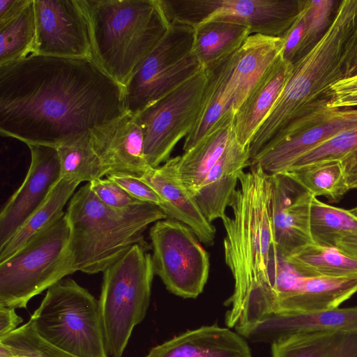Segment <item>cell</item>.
Wrapping results in <instances>:
<instances>
[{
    "instance_id": "4",
    "label": "cell",
    "mask_w": 357,
    "mask_h": 357,
    "mask_svg": "<svg viewBox=\"0 0 357 357\" xmlns=\"http://www.w3.org/2000/svg\"><path fill=\"white\" fill-rule=\"evenodd\" d=\"M66 215L73 266L87 274L103 272L134 245H146L143 233L149 225L167 218L160 207L148 202L123 209L109 207L89 183L74 193Z\"/></svg>"
},
{
    "instance_id": "44",
    "label": "cell",
    "mask_w": 357,
    "mask_h": 357,
    "mask_svg": "<svg viewBox=\"0 0 357 357\" xmlns=\"http://www.w3.org/2000/svg\"><path fill=\"white\" fill-rule=\"evenodd\" d=\"M329 108L357 107V93L333 96L327 103Z\"/></svg>"
},
{
    "instance_id": "20",
    "label": "cell",
    "mask_w": 357,
    "mask_h": 357,
    "mask_svg": "<svg viewBox=\"0 0 357 357\" xmlns=\"http://www.w3.org/2000/svg\"><path fill=\"white\" fill-rule=\"evenodd\" d=\"M144 357H252L243 336L229 328L203 326L153 347Z\"/></svg>"
},
{
    "instance_id": "8",
    "label": "cell",
    "mask_w": 357,
    "mask_h": 357,
    "mask_svg": "<svg viewBox=\"0 0 357 357\" xmlns=\"http://www.w3.org/2000/svg\"><path fill=\"white\" fill-rule=\"evenodd\" d=\"M66 215L0 262V305L26 308L34 296L76 272L69 250Z\"/></svg>"
},
{
    "instance_id": "10",
    "label": "cell",
    "mask_w": 357,
    "mask_h": 357,
    "mask_svg": "<svg viewBox=\"0 0 357 357\" xmlns=\"http://www.w3.org/2000/svg\"><path fill=\"white\" fill-rule=\"evenodd\" d=\"M155 274L167 289L184 298H195L209 274V256L193 231L173 219L158 220L151 227Z\"/></svg>"
},
{
    "instance_id": "40",
    "label": "cell",
    "mask_w": 357,
    "mask_h": 357,
    "mask_svg": "<svg viewBox=\"0 0 357 357\" xmlns=\"http://www.w3.org/2000/svg\"><path fill=\"white\" fill-rule=\"evenodd\" d=\"M31 0H0V25L18 15Z\"/></svg>"
},
{
    "instance_id": "7",
    "label": "cell",
    "mask_w": 357,
    "mask_h": 357,
    "mask_svg": "<svg viewBox=\"0 0 357 357\" xmlns=\"http://www.w3.org/2000/svg\"><path fill=\"white\" fill-rule=\"evenodd\" d=\"M40 337L78 357H107L98 301L74 280L50 287L29 319Z\"/></svg>"
},
{
    "instance_id": "36",
    "label": "cell",
    "mask_w": 357,
    "mask_h": 357,
    "mask_svg": "<svg viewBox=\"0 0 357 357\" xmlns=\"http://www.w3.org/2000/svg\"><path fill=\"white\" fill-rule=\"evenodd\" d=\"M356 149L357 127L341 132L323 142L298 158L289 169L313 164L340 162Z\"/></svg>"
},
{
    "instance_id": "13",
    "label": "cell",
    "mask_w": 357,
    "mask_h": 357,
    "mask_svg": "<svg viewBox=\"0 0 357 357\" xmlns=\"http://www.w3.org/2000/svg\"><path fill=\"white\" fill-rule=\"evenodd\" d=\"M35 54L93 59L91 29L80 0H33Z\"/></svg>"
},
{
    "instance_id": "45",
    "label": "cell",
    "mask_w": 357,
    "mask_h": 357,
    "mask_svg": "<svg viewBox=\"0 0 357 357\" xmlns=\"http://www.w3.org/2000/svg\"><path fill=\"white\" fill-rule=\"evenodd\" d=\"M0 357H20L14 350L5 344L4 343L0 342Z\"/></svg>"
},
{
    "instance_id": "1",
    "label": "cell",
    "mask_w": 357,
    "mask_h": 357,
    "mask_svg": "<svg viewBox=\"0 0 357 357\" xmlns=\"http://www.w3.org/2000/svg\"><path fill=\"white\" fill-rule=\"evenodd\" d=\"M127 112L124 86L93 59L32 53L0 65V133L58 147Z\"/></svg>"
},
{
    "instance_id": "14",
    "label": "cell",
    "mask_w": 357,
    "mask_h": 357,
    "mask_svg": "<svg viewBox=\"0 0 357 357\" xmlns=\"http://www.w3.org/2000/svg\"><path fill=\"white\" fill-rule=\"evenodd\" d=\"M27 146L31 153V163L26 177L0 213V247L43 203L61 178L56 148L39 144Z\"/></svg>"
},
{
    "instance_id": "33",
    "label": "cell",
    "mask_w": 357,
    "mask_h": 357,
    "mask_svg": "<svg viewBox=\"0 0 357 357\" xmlns=\"http://www.w3.org/2000/svg\"><path fill=\"white\" fill-rule=\"evenodd\" d=\"M36 22L33 0L15 17L0 25V65L34 52Z\"/></svg>"
},
{
    "instance_id": "46",
    "label": "cell",
    "mask_w": 357,
    "mask_h": 357,
    "mask_svg": "<svg viewBox=\"0 0 357 357\" xmlns=\"http://www.w3.org/2000/svg\"><path fill=\"white\" fill-rule=\"evenodd\" d=\"M349 211L351 213V214H353L354 216L357 218V206L350 209Z\"/></svg>"
},
{
    "instance_id": "35",
    "label": "cell",
    "mask_w": 357,
    "mask_h": 357,
    "mask_svg": "<svg viewBox=\"0 0 357 357\" xmlns=\"http://www.w3.org/2000/svg\"><path fill=\"white\" fill-rule=\"evenodd\" d=\"M0 342L12 348L20 357H78L46 342L29 320Z\"/></svg>"
},
{
    "instance_id": "34",
    "label": "cell",
    "mask_w": 357,
    "mask_h": 357,
    "mask_svg": "<svg viewBox=\"0 0 357 357\" xmlns=\"http://www.w3.org/2000/svg\"><path fill=\"white\" fill-rule=\"evenodd\" d=\"M339 3L340 1L333 0H300L305 29L297 61L308 52L327 31L337 8H335Z\"/></svg>"
},
{
    "instance_id": "3",
    "label": "cell",
    "mask_w": 357,
    "mask_h": 357,
    "mask_svg": "<svg viewBox=\"0 0 357 357\" xmlns=\"http://www.w3.org/2000/svg\"><path fill=\"white\" fill-rule=\"evenodd\" d=\"M357 73V0L340 1L330 26L303 56L250 145V160L287 125L327 105L331 88Z\"/></svg>"
},
{
    "instance_id": "23",
    "label": "cell",
    "mask_w": 357,
    "mask_h": 357,
    "mask_svg": "<svg viewBox=\"0 0 357 357\" xmlns=\"http://www.w3.org/2000/svg\"><path fill=\"white\" fill-rule=\"evenodd\" d=\"M236 51L204 68L206 81L202 104L194 128L185 138L184 152L204 138L228 111H232L236 91L233 75Z\"/></svg>"
},
{
    "instance_id": "29",
    "label": "cell",
    "mask_w": 357,
    "mask_h": 357,
    "mask_svg": "<svg viewBox=\"0 0 357 357\" xmlns=\"http://www.w3.org/2000/svg\"><path fill=\"white\" fill-rule=\"evenodd\" d=\"M283 260L306 277H357V261L335 247H324L312 243Z\"/></svg>"
},
{
    "instance_id": "37",
    "label": "cell",
    "mask_w": 357,
    "mask_h": 357,
    "mask_svg": "<svg viewBox=\"0 0 357 357\" xmlns=\"http://www.w3.org/2000/svg\"><path fill=\"white\" fill-rule=\"evenodd\" d=\"M95 195L107 206L123 209L138 204L142 202L132 196L114 181L106 178H97L89 182Z\"/></svg>"
},
{
    "instance_id": "15",
    "label": "cell",
    "mask_w": 357,
    "mask_h": 357,
    "mask_svg": "<svg viewBox=\"0 0 357 357\" xmlns=\"http://www.w3.org/2000/svg\"><path fill=\"white\" fill-rule=\"evenodd\" d=\"M270 175L275 238L284 259L312 243L310 218L314 196L286 172Z\"/></svg>"
},
{
    "instance_id": "11",
    "label": "cell",
    "mask_w": 357,
    "mask_h": 357,
    "mask_svg": "<svg viewBox=\"0 0 357 357\" xmlns=\"http://www.w3.org/2000/svg\"><path fill=\"white\" fill-rule=\"evenodd\" d=\"M206 81L203 69L137 114L144 134V155L150 167L156 168L168 160L178 142L194 128Z\"/></svg>"
},
{
    "instance_id": "21",
    "label": "cell",
    "mask_w": 357,
    "mask_h": 357,
    "mask_svg": "<svg viewBox=\"0 0 357 357\" xmlns=\"http://www.w3.org/2000/svg\"><path fill=\"white\" fill-rule=\"evenodd\" d=\"M293 70V64L282 54L266 70L234 116V135L243 146H249L263 125Z\"/></svg>"
},
{
    "instance_id": "27",
    "label": "cell",
    "mask_w": 357,
    "mask_h": 357,
    "mask_svg": "<svg viewBox=\"0 0 357 357\" xmlns=\"http://www.w3.org/2000/svg\"><path fill=\"white\" fill-rule=\"evenodd\" d=\"M79 183L77 181L61 178L43 203L13 236L0 247V262L8 259L36 235L63 215L65 212L63 209Z\"/></svg>"
},
{
    "instance_id": "42",
    "label": "cell",
    "mask_w": 357,
    "mask_h": 357,
    "mask_svg": "<svg viewBox=\"0 0 357 357\" xmlns=\"http://www.w3.org/2000/svg\"><path fill=\"white\" fill-rule=\"evenodd\" d=\"M335 248L343 254L357 261V234L337 240Z\"/></svg>"
},
{
    "instance_id": "19",
    "label": "cell",
    "mask_w": 357,
    "mask_h": 357,
    "mask_svg": "<svg viewBox=\"0 0 357 357\" xmlns=\"http://www.w3.org/2000/svg\"><path fill=\"white\" fill-rule=\"evenodd\" d=\"M250 163V147L241 144L234 133L222 154L208 172L194 195L205 218H222L236 190L240 174Z\"/></svg>"
},
{
    "instance_id": "5",
    "label": "cell",
    "mask_w": 357,
    "mask_h": 357,
    "mask_svg": "<svg viewBox=\"0 0 357 357\" xmlns=\"http://www.w3.org/2000/svg\"><path fill=\"white\" fill-rule=\"evenodd\" d=\"M91 29L92 57L124 86L166 34L158 0H80Z\"/></svg>"
},
{
    "instance_id": "24",
    "label": "cell",
    "mask_w": 357,
    "mask_h": 357,
    "mask_svg": "<svg viewBox=\"0 0 357 357\" xmlns=\"http://www.w3.org/2000/svg\"><path fill=\"white\" fill-rule=\"evenodd\" d=\"M234 116L228 111L195 146L176 156L177 176L193 197L232 136Z\"/></svg>"
},
{
    "instance_id": "22",
    "label": "cell",
    "mask_w": 357,
    "mask_h": 357,
    "mask_svg": "<svg viewBox=\"0 0 357 357\" xmlns=\"http://www.w3.org/2000/svg\"><path fill=\"white\" fill-rule=\"evenodd\" d=\"M356 292L357 277H306L299 274L276 314L266 322L280 317L335 309Z\"/></svg>"
},
{
    "instance_id": "2",
    "label": "cell",
    "mask_w": 357,
    "mask_h": 357,
    "mask_svg": "<svg viewBox=\"0 0 357 357\" xmlns=\"http://www.w3.org/2000/svg\"><path fill=\"white\" fill-rule=\"evenodd\" d=\"M229 206L233 216L222 218L225 259L234 280L225 305V322L250 326L268 307L281 262L272 220L271 175L252 166L238 177Z\"/></svg>"
},
{
    "instance_id": "32",
    "label": "cell",
    "mask_w": 357,
    "mask_h": 357,
    "mask_svg": "<svg viewBox=\"0 0 357 357\" xmlns=\"http://www.w3.org/2000/svg\"><path fill=\"white\" fill-rule=\"evenodd\" d=\"M314 197L337 202L349 190L340 161L305 165L286 171Z\"/></svg>"
},
{
    "instance_id": "38",
    "label": "cell",
    "mask_w": 357,
    "mask_h": 357,
    "mask_svg": "<svg viewBox=\"0 0 357 357\" xmlns=\"http://www.w3.org/2000/svg\"><path fill=\"white\" fill-rule=\"evenodd\" d=\"M106 176L119 184L133 197L163 209L164 203L160 196L139 178L123 174H110Z\"/></svg>"
},
{
    "instance_id": "6",
    "label": "cell",
    "mask_w": 357,
    "mask_h": 357,
    "mask_svg": "<svg viewBox=\"0 0 357 357\" xmlns=\"http://www.w3.org/2000/svg\"><path fill=\"white\" fill-rule=\"evenodd\" d=\"M135 244L103 271L98 300L106 351L121 357L134 328L144 319L155 275L152 255Z\"/></svg>"
},
{
    "instance_id": "39",
    "label": "cell",
    "mask_w": 357,
    "mask_h": 357,
    "mask_svg": "<svg viewBox=\"0 0 357 357\" xmlns=\"http://www.w3.org/2000/svg\"><path fill=\"white\" fill-rule=\"evenodd\" d=\"M22 321L15 308L0 305V339L15 331Z\"/></svg>"
},
{
    "instance_id": "30",
    "label": "cell",
    "mask_w": 357,
    "mask_h": 357,
    "mask_svg": "<svg viewBox=\"0 0 357 357\" xmlns=\"http://www.w3.org/2000/svg\"><path fill=\"white\" fill-rule=\"evenodd\" d=\"M310 229L313 243L335 247L337 240L357 234V218L349 210L333 206L313 197Z\"/></svg>"
},
{
    "instance_id": "47",
    "label": "cell",
    "mask_w": 357,
    "mask_h": 357,
    "mask_svg": "<svg viewBox=\"0 0 357 357\" xmlns=\"http://www.w3.org/2000/svg\"><path fill=\"white\" fill-rule=\"evenodd\" d=\"M354 188H357V184L354 186Z\"/></svg>"
},
{
    "instance_id": "26",
    "label": "cell",
    "mask_w": 357,
    "mask_h": 357,
    "mask_svg": "<svg viewBox=\"0 0 357 357\" xmlns=\"http://www.w3.org/2000/svg\"><path fill=\"white\" fill-rule=\"evenodd\" d=\"M271 357H357V331L298 333L271 342Z\"/></svg>"
},
{
    "instance_id": "9",
    "label": "cell",
    "mask_w": 357,
    "mask_h": 357,
    "mask_svg": "<svg viewBox=\"0 0 357 357\" xmlns=\"http://www.w3.org/2000/svg\"><path fill=\"white\" fill-rule=\"evenodd\" d=\"M195 27L172 21L124 86L127 112L137 115L204 68L192 52Z\"/></svg>"
},
{
    "instance_id": "31",
    "label": "cell",
    "mask_w": 357,
    "mask_h": 357,
    "mask_svg": "<svg viewBox=\"0 0 357 357\" xmlns=\"http://www.w3.org/2000/svg\"><path fill=\"white\" fill-rule=\"evenodd\" d=\"M90 133L56 148L61 178L89 183L106 176L102 164L92 146Z\"/></svg>"
},
{
    "instance_id": "43",
    "label": "cell",
    "mask_w": 357,
    "mask_h": 357,
    "mask_svg": "<svg viewBox=\"0 0 357 357\" xmlns=\"http://www.w3.org/2000/svg\"><path fill=\"white\" fill-rule=\"evenodd\" d=\"M331 90L333 96L357 93V73L337 82Z\"/></svg>"
},
{
    "instance_id": "12",
    "label": "cell",
    "mask_w": 357,
    "mask_h": 357,
    "mask_svg": "<svg viewBox=\"0 0 357 357\" xmlns=\"http://www.w3.org/2000/svg\"><path fill=\"white\" fill-rule=\"evenodd\" d=\"M357 127V107L327 105L287 125L250 160L268 174L288 170L301 156L337 134Z\"/></svg>"
},
{
    "instance_id": "41",
    "label": "cell",
    "mask_w": 357,
    "mask_h": 357,
    "mask_svg": "<svg viewBox=\"0 0 357 357\" xmlns=\"http://www.w3.org/2000/svg\"><path fill=\"white\" fill-rule=\"evenodd\" d=\"M344 177L349 188L357 184V149L349 153L341 161Z\"/></svg>"
},
{
    "instance_id": "25",
    "label": "cell",
    "mask_w": 357,
    "mask_h": 357,
    "mask_svg": "<svg viewBox=\"0 0 357 357\" xmlns=\"http://www.w3.org/2000/svg\"><path fill=\"white\" fill-rule=\"evenodd\" d=\"M322 331H357V305L280 317L261 326L249 339L272 342L298 333Z\"/></svg>"
},
{
    "instance_id": "18",
    "label": "cell",
    "mask_w": 357,
    "mask_h": 357,
    "mask_svg": "<svg viewBox=\"0 0 357 357\" xmlns=\"http://www.w3.org/2000/svg\"><path fill=\"white\" fill-rule=\"evenodd\" d=\"M139 178L162 199V211L167 217L189 227L200 242L208 245L213 244L215 229L205 218L194 197L179 181L176 157L169 158L156 168L150 167Z\"/></svg>"
},
{
    "instance_id": "28",
    "label": "cell",
    "mask_w": 357,
    "mask_h": 357,
    "mask_svg": "<svg viewBox=\"0 0 357 357\" xmlns=\"http://www.w3.org/2000/svg\"><path fill=\"white\" fill-rule=\"evenodd\" d=\"M251 35L245 26L209 21L195 27L192 52L204 69L238 50Z\"/></svg>"
},
{
    "instance_id": "17",
    "label": "cell",
    "mask_w": 357,
    "mask_h": 357,
    "mask_svg": "<svg viewBox=\"0 0 357 357\" xmlns=\"http://www.w3.org/2000/svg\"><path fill=\"white\" fill-rule=\"evenodd\" d=\"M214 10L203 22H234L248 27L251 35L271 37L283 36L300 8V0H214Z\"/></svg>"
},
{
    "instance_id": "16",
    "label": "cell",
    "mask_w": 357,
    "mask_h": 357,
    "mask_svg": "<svg viewBox=\"0 0 357 357\" xmlns=\"http://www.w3.org/2000/svg\"><path fill=\"white\" fill-rule=\"evenodd\" d=\"M92 146L106 176L123 174L141 177L150 168L144 155V134L137 116L126 112L91 131Z\"/></svg>"
}]
</instances>
